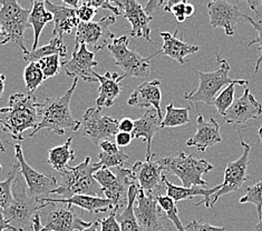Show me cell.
Wrapping results in <instances>:
<instances>
[{"label":"cell","instance_id":"cell-1","mask_svg":"<svg viewBox=\"0 0 262 231\" xmlns=\"http://www.w3.org/2000/svg\"><path fill=\"white\" fill-rule=\"evenodd\" d=\"M39 104L35 95L14 93L8 106L0 108V127L17 142L24 141V133L37 127L39 122Z\"/></svg>","mask_w":262,"mask_h":231},{"label":"cell","instance_id":"cell-2","mask_svg":"<svg viewBox=\"0 0 262 231\" xmlns=\"http://www.w3.org/2000/svg\"><path fill=\"white\" fill-rule=\"evenodd\" d=\"M78 79H74L72 87L61 97H48L39 104V122L29 137H35L42 129L64 135L66 130L77 131L82 123L75 119L71 112V100L77 87Z\"/></svg>","mask_w":262,"mask_h":231},{"label":"cell","instance_id":"cell-3","mask_svg":"<svg viewBox=\"0 0 262 231\" xmlns=\"http://www.w3.org/2000/svg\"><path fill=\"white\" fill-rule=\"evenodd\" d=\"M91 157L76 167L68 166L60 172L58 187L52 195H58L60 199H68L76 195L104 198L101 186L94 179V173L99 170L95 164H92Z\"/></svg>","mask_w":262,"mask_h":231},{"label":"cell","instance_id":"cell-4","mask_svg":"<svg viewBox=\"0 0 262 231\" xmlns=\"http://www.w3.org/2000/svg\"><path fill=\"white\" fill-rule=\"evenodd\" d=\"M215 59L219 64V69L212 72H202L193 70L199 77V87L194 91L184 93V99L194 106L195 110L200 102H204L209 106H213L215 98L223 87L231 84H238L239 86H247L248 80L245 79H231L229 77L230 65L226 59H222L220 55L215 53Z\"/></svg>","mask_w":262,"mask_h":231},{"label":"cell","instance_id":"cell-5","mask_svg":"<svg viewBox=\"0 0 262 231\" xmlns=\"http://www.w3.org/2000/svg\"><path fill=\"white\" fill-rule=\"evenodd\" d=\"M46 207V204H40L38 200L29 195L26 183L18 168L12 184V202L7 209L4 210L6 219L17 231H33V217L38 210Z\"/></svg>","mask_w":262,"mask_h":231},{"label":"cell","instance_id":"cell-6","mask_svg":"<svg viewBox=\"0 0 262 231\" xmlns=\"http://www.w3.org/2000/svg\"><path fill=\"white\" fill-rule=\"evenodd\" d=\"M158 162L163 171H168L182 181L185 188L193 186L207 187L208 183L202 179V176L213 169L208 160L200 159L195 155H185L183 151L159 159Z\"/></svg>","mask_w":262,"mask_h":231},{"label":"cell","instance_id":"cell-7","mask_svg":"<svg viewBox=\"0 0 262 231\" xmlns=\"http://www.w3.org/2000/svg\"><path fill=\"white\" fill-rule=\"evenodd\" d=\"M94 179L101 186L104 198L114 204L115 215L127 206L129 187L135 184L132 170L128 168H115V172L101 168L94 173Z\"/></svg>","mask_w":262,"mask_h":231},{"label":"cell","instance_id":"cell-8","mask_svg":"<svg viewBox=\"0 0 262 231\" xmlns=\"http://www.w3.org/2000/svg\"><path fill=\"white\" fill-rule=\"evenodd\" d=\"M128 37L122 36L115 38L106 47L114 58L118 66L126 77L147 78L151 73V60L153 56L145 58L133 50L128 49Z\"/></svg>","mask_w":262,"mask_h":231},{"label":"cell","instance_id":"cell-9","mask_svg":"<svg viewBox=\"0 0 262 231\" xmlns=\"http://www.w3.org/2000/svg\"><path fill=\"white\" fill-rule=\"evenodd\" d=\"M0 27L8 42H14L23 54L29 50L25 46L24 35L27 29L30 9H25L16 0H0Z\"/></svg>","mask_w":262,"mask_h":231},{"label":"cell","instance_id":"cell-10","mask_svg":"<svg viewBox=\"0 0 262 231\" xmlns=\"http://www.w3.org/2000/svg\"><path fill=\"white\" fill-rule=\"evenodd\" d=\"M14 147L16 162L19 168V172L26 183L29 195L36 200L51 198L53 191L58 187V180L51 174H45L35 170L25 159L20 142H17Z\"/></svg>","mask_w":262,"mask_h":231},{"label":"cell","instance_id":"cell-11","mask_svg":"<svg viewBox=\"0 0 262 231\" xmlns=\"http://www.w3.org/2000/svg\"><path fill=\"white\" fill-rule=\"evenodd\" d=\"M239 136L240 145L243 148V152L238 160L229 162L227 165L226 169H224L223 183L219 185V190L212 196L211 208L214 207L220 197L227 196L229 193H232L236 190H239L249 180L247 172L249 166V155H250L251 151V146L241 138V135Z\"/></svg>","mask_w":262,"mask_h":231},{"label":"cell","instance_id":"cell-12","mask_svg":"<svg viewBox=\"0 0 262 231\" xmlns=\"http://www.w3.org/2000/svg\"><path fill=\"white\" fill-rule=\"evenodd\" d=\"M115 22L116 18L113 16H104L99 21L80 22L76 28L75 46L91 45L94 48V53L107 47L115 38L114 34L110 30V27Z\"/></svg>","mask_w":262,"mask_h":231},{"label":"cell","instance_id":"cell-13","mask_svg":"<svg viewBox=\"0 0 262 231\" xmlns=\"http://www.w3.org/2000/svg\"><path fill=\"white\" fill-rule=\"evenodd\" d=\"M118 122L115 118L102 115V109L90 108L83 116V136L99 146L104 140L115 138L118 134Z\"/></svg>","mask_w":262,"mask_h":231},{"label":"cell","instance_id":"cell-14","mask_svg":"<svg viewBox=\"0 0 262 231\" xmlns=\"http://www.w3.org/2000/svg\"><path fill=\"white\" fill-rule=\"evenodd\" d=\"M153 158L135 162L130 170L139 189L146 195H152L158 198L159 196H163L162 193L165 190L163 181L164 173L158 160H153Z\"/></svg>","mask_w":262,"mask_h":231},{"label":"cell","instance_id":"cell-15","mask_svg":"<svg viewBox=\"0 0 262 231\" xmlns=\"http://www.w3.org/2000/svg\"><path fill=\"white\" fill-rule=\"evenodd\" d=\"M53 209L48 211L45 223L42 226L52 231H82L91 226L92 222H87L78 216L74 209V206L64 203H51Z\"/></svg>","mask_w":262,"mask_h":231},{"label":"cell","instance_id":"cell-16","mask_svg":"<svg viewBox=\"0 0 262 231\" xmlns=\"http://www.w3.org/2000/svg\"><path fill=\"white\" fill-rule=\"evenodd\" d=\"M66 74L73 79H82L87 83L98 81L94 76V68L98 66L95 53L90 52L86 45L75 46L72 59L63 64Z\"/></svg>","mask_w":262,"mask_h":231},{"label":"cell","instance_id":"cell-17","mask_svg":"<svg viewBox=\"0 0 262 231\" xmlns=\"http://www.w3.org/2000/svg\"><path fill=\"white\" fill-rule=\"evenodd\" d=\"M210 24L213 28H222L228 37L233 36L240 18H245L234 3L226 0H214L208 4Z\"/></svg>","mask_w":262,"mask_h":231},{"label":"cell","instance_id":"cell-18","mask_svg":"<svg viewBox=\"0 0 262 231\" xmlns=\"http://www.w3.org/2000/svg\"><path fill=\"white\" fill-rule=\"evenodd\" d=\"M114 4L120 8L121 14L125 17V19H127L132 26L128 36L134 37V38H144L153 43L151 38V27H149L153 17L148 16L144 8L135 0L114 2Z\"/></svg>","mask_w":262,"mask_h":231},{"label":"cell","instance_id":"cell-19","mask_svg":"<svg viewBox=\"0 0 262 231\" xmlns=\"http://www.w3.org/2000/svg\"><path fill=\"white\" fill-rule=\"evenodd\" d=\"M135 203L134 214L143 231H165L162 223L164 216L161 215L162 210L158 204L157 197L139 190Z\"/></svg>","mask_w":262,"mask_h":231},{"label":"cell","instance_id":"cell-20","mask_svg":"<svg viewBox=\"0 0 262 231\" xmlns=\"http://www.w3.org/2000/svg\"><path fill=\"white\" fill-rule=\"evenodd\" d=\"M261 115L262 105L254 98L248 87H246L242 96L234 99L223 119L229 124H245L249 120L257 119Z\"/></svg>","mask_w":262,"mask_h":231},{"label":"cell","instance_id":"cell-21","mask_svg":"<svg viewBox=\"0 0 262 231\" xmlns=\"http://www.w3.org/2000/svg\"><path fill=\"white\" fill-rule=\"evenodd\" d=\"M196 133L193 135L185 145L188 147H195L198 151L204 152L207 151L209 147H212L222 141V137L220 134V124L214 118H210L207 121L201 114L196 110Z\"/></svg>","mask_w":262,"mask_h":231},{"label":"cell","instance_id":"cell-22","mask_svg":"<svg viewBox=\"0 0 262 231\" xmlns=\"http://www.w3.org/2000/svg\"><path fill=\"white\" fill-rule=\"evenodd\" d=\"M38 202L40 204H46V206H48V203H54V204L64 203V204L76 206V207L89 211L91 214H101V212H107V211H111V214H115L113 202L110 201L108 199L106 198L76 195L68 199L43 198V199H39Z\"/></svg>","mask_w":262,"mask_h":231},{"label":"cell","instance_id":"cell-23","mask_svg":"<svg viewBox=\"0 0 262 231\" xmlns=\"http://www.w3.org/2000/svg\"><path fill=\"white\" fill-rule=\"evenodd\" d=\"M163 118L160 117L155 109H148L145 114L137 120H134V130L132 133L133 139L143 138L146 142V157L148 160L155 157V153H152V141L155 134L161 129V122Z\"/></svg>","mask_w":262,"mask_h":231},{"label":"cell","instance_id":"cell-24","mask_svg":"<svg viewBox=\"0 0 262 231\" xmlns=\"http://www.w3.org/2000/svg\"><path fill=\"white\" fill-rule=\"evenodd\" d=\"M161 101V81L152 80L145 81V83H143L137 87L128 98L127 105L132 106V107H152L153 109L158 111L159 116L162 117Z\"/></svg>","mask_w":262,"mask_h":231},{"label":"cell","instance_id":"cell-25","mask_svg":"<svg viewBox=\"0 0 262 231\" xmlns=\"http://www.w3.org/2000/svg\"><path fill=\"white\" fill-rule=\"evenodd\" d=\"M45 6L46 9L54 16L55 27L53 29V37L63 39L64 35L71 34L75 27H78L80 21L77 17L76 9L66 7L61 5V3L45 2Z\"/></svg>","mask_w":262,"mask_h":231},{"label":"cell","instance_id":"cell-26","mask_svg":"<svg viewBox=\"0 0 262 231\" xmlns=\"http://www.w3.org/2000/svg\"><path fill=\"white\" fill-rule=\"evenodd\" d=\"M163 181L165 185V192L166 196L170 197L174 202H179L182 200H188V199H192L196 196H203L204 199L200 202H196L194 206L199 207L202 203H205V207L211 208V198L214 193L219 190V186H215L213 188H203V187L193 186L190 188H185L183 186H176L172 183H170L165 177L163 176Z\"/></svg>","mask_w":262,"mask_h":231},{"label":"cell","instance_id":"cell-27","mask_svg":"<svg viewBox=\"0 0 262 231\" xmlns=\"http://www.w3.org/2000/svg\"><path fill=\"white\" fill-rule=\"evenodd\" d=\"M178 31L174 34L170 33H161L160 36L163 39V46H162L161 50L155 55H152L153 58L157 56H167L174 60H177L179 64L184 65L185 57L189 55L195 54L200 50V47L198 45H191V43L184 42L182 39H180L177 37Z\"/></svg>","mask_w":262,"mask_h":231},{"label":"cell","instance_id":"cell-28","mask_svg":"<svg viewBox=\"0 0 262 231\" xmlns=\"http://www.w3.org/2000/svg\"><path fill=\"white\" fill-rule=\"evenodd\" d=\"M94 76L101 83V86L98 88V97L96 99L97 108L102 109L104 107H113L115 99L120 96V93L123 90L121 83L125 76L124 74L120 76L116 72L111 73L108 71L103 76L95 71Z\"/></svg>","mask_w":262,"mask_h":231},{"label":"cell","instance_id":"cell-29","mask_svg":"<svg viewBox=\"0 0 262 231\" xmlns=\"http://www.w3.org/2000/svg\"><path fill=\"white\" fill-rule=\"evenodd\" d=\"M53 20L54 16L52 12H49L46 9L45 2H37V0L33 2V7L30 8V15L28 18V24H30L34 29V42L32 50L37 49L43 27Z\"/></svg>","mask_w":262,"mask_h":231},{"label":"cell","instance_id":"cell-30","mask_svg":"<svg viewBox=\"0 0 262 231\" xmlns=\"http://www.w3.org/2000/svg\"><path fill=\"white\" fill-rule=\"evenodd\" d=\"M139 186L136 184L129 187L127 206L122 212H118L115 215L116 220L121 227V231H143L134 214V204L136 202L137 195H139Z\"/></svg>","mask_w":262,"mask_h":231},{"label":"cell","instance_id":"cell-31","mask_svg":"<svg viewBox=\"0 0 262 231\" xmlns=\"http://www.w3.org/2000/svg\"><path fill=\"white\" fill-rule=\"evenodd\" d=\"M54 55L60 56V58H66L67 56V47L64 40L61 38H57V37H53L52 40L49 41L47 45L40 48H37L36 50H32L25 54L23 58L25 61L32 64V62H38L41 59L51 57V56Z\"/></svg>","mask_w":262,"mask_h":231},{"label":"cell","instance_id":"cell-32","mask_svg":"<svg viewBox=\"0 0 262 231\" xmlns=\"http://www.w3.org/2000/svg\"><path fill=\"white\" fill-rule=\"evenodd\" d=\"M73 138H68L63 145L51 148L48 150V164L59 173L68 167V162L75 159V152L72 149Z\"/></svg>","mask_w":262,"mask_h":231},{"label":"cell","instance_id":"cell-33","mask_svg":"<svg viewBox=\"0 0 262 231\" xmlns=\"http://www.w3.org/2000/svg\"><path fill=\"white\" fill-rule=\"evenodd\" d=\"M190 107L186 108H176L173 102L166 106V114L161 122V129L163 128H174L180 127L191 121L189 116Z\"/></svg>","mask_w":262,"mask_h":231},{"label":"cell","instance_id":"cell-34","mask_svg":"<svg viewBox=\"0 0 262 231\" xmlns=\"http://www.w3.org/2000/svg\"><path fill=\"white\" fill-rule=\"evenodd\" d=\"M24 80L27 88V95H34L36 89L43 83L45 77L38 62L28 64L24 71Z\"/></svg>","mask_w":262,"mask_h":231},{"label":"cell","instance_id":"cell-35","mask_svg":"<svg viewBox=\"0 0 262 231\" xmlns=\"http://www.w3.org/2000/svg\"><path fill=\"white\" fill-rule=\"evenodd\" d=\"M157 201L160 209L164 212L166 219L173 222L174 227L177 228L178 231H185L184 226L181 222L179 218V210L177 207V202H174L170 197L167 196H159L157 198Z\"/></svg>","mask_w":262,"mask_h":231},{"label":"cell","instance_id":"cell-36","mask_svg":"<svg viewBox=\"0 0 262 231\" xmlns=\"http://www.w3.org/2000/svg\"><path fill=\"white\" fill-rule=\"evenodd\" d=\"M17 172L18 165L16 162L10 172L8 173L7 178L0 181V209H7L12 202V184H14Z\"/></svg>","mask_w":262,"mask_h":231},{"label":"cell","instance_id":"cell-37","mask_svg":"<svg viewBox=\"0 0 262 231\" xmlns=\"http://www.w3.org/2000/svg\"><path fill=\"white\" fill-rule=\"evenodd\" d=\"M98 161L96 162V167L98 169L101 168H120L126 164L128 160V155L125 153V151L121 149L120 151L116 153H106L101 151L97 156Z\"/></svg>","mask_w":262,"mask_h":231},{"label":"cell","instance_id":"cell-38","mask_svg":"<svg viewBox=\"0 0 262 231\" xmlns=\"http://www.w3.org/2000/svg\"><path fill=\"white\" fill-rule=\"evenodd\" d=\"M240 203H252L255 206L258 211L259 219L262 217V180L249 186L247 188L246 196H243L240 200Z\"/></svg>","mask_w":262,"mask_h":231},{"label":"cell","instance_id":"cell-39","mask_svg":"<svg viewBox=\"0 0 262 231\" xmlns=\"http://www.w3.org/2000/svg\"><path fill=\"white\" fill-rule=\"evenodd\" d=\"M235 86H239L238 84H231L226 87V89H223L220 95H217L213 106L216 108L217 112L224 117L226 112L229 110V108L232 106L234 101V91Z\"/></svg>","mask_w":262,"mask_h":231},{"label":"cell","instance_id":"cell-40","mask_svg":"<svg viewBox=\"0 0 262 231\" xmlns=\"http://www.w3.org/2000/svg\"><path fill=\"white\" fill-rule=\"evenodd\" d=\"M38 64L41 68L45 80L57 76L61 69V67H63V64L60 62V56L58 55H54L51 56V57L43 58L40 61H38Z\"/></svg>","mask_w":262,"mask_h":231},{"label":"cell","instance_id":"cell-41","mask_svg":"<svg viewBox=\"0 0 262 231\" xmlns=\"http://www.w3.org/2000/svg\"><path fill=\"white\" fill-rule=\"evenodd\" d=\"M245 18L249 22L252 24L254 30L257 31V34H258L257 38L251 40L250 42H249V45H248V47H251L252 45H259V49H258L259 57L257 59V62H255V68H254V72L258 73L260 65H261V62H262V19L259 20V21L253 20V18H251L250 16H248V15H245ZM261 18H262V15H261Z\"/></svg>","mask_w":262,"mask_h":231},{"label":"cell","instance_id":"cell-42","mask_svg":"<svg viewBox=\"0 0 262 231\" xmlns=\"http://www.w3.org/2000/svg\"><path fill=\"white\" fill-rule=\"evenodd\" d=\"M185 5L186 2H180V0H174V2H166L164 6V11L171 12V14L177 18L179 22H183L186 19L185 16Z\"/></svg>","mask_w":262,"mask_h":231},{"label":"cell","instance_id":"cell-43","mask_svg":"<svg viewBox=\"0 0 262 231\" xmlns=\"http://www.w3.org/2000/svg\"><path fill=\"white\" fill-rule=\"evenodd\" d=\"M77 17L80 22H92L94 19V17L97 14V9L91 7V6L86 5L85 2H83L82 6L78 9H76Z\"/></svg>","mask_w":262,"mask_h":231},{"label":"cell","instance_id":"cell-44","mask_svg":"<svg viewBox=\"0 0 262 231\" xmlns=\"http://www.w3.org/2000/svg\"><path fill=\"white\" fill-rule=\"evenodd\" d=\"M185 231H226L224 227H215L209 223H202L201 221L191 220L184 227Z\"/></svg>","mask_w":262,"mask_h":231},{"label":"cell","instance_id":"cell-45","mask_svg":"<svg viewBox=\"0 0 262 231\" xmlns=\"http://www.w3.org/2000/svg\"><path fill=\"white\" fill-rule=\"evenodd\" d=\"M98 221L101 224V231H121V227L116 220L115 214H111L108 217L98 219Z\"/></svg>","mask_w":262,"mask_h":231},{"label":"cell","instance_id":"cell-46","mask_svg":"<svg viewBox=\"0 0 262 231\" xmlns=\"http://www.w3.org/2000/svg\"><path fill=\"white\" fill-rule=\"evenodd\" d=\"M133 140V136L132 134H126V133H118L115 136V143L120 147L124 148L127 147L130 142Z\"/></svg>","mask_w":262,"mask_h":231},{"label":"cell","instance_id":"cell-47","mask_svg":"<svg viewBox=\"0 0 262 231\" xmlns=\"http://www.w3.org/2000/svg\"><path fill=\"white\" fill-rule=\"evenodd\" d=\"M99 148H101V150L103 152H106V153H116L122 149L116 145L115 141H112V140L102 141L99 143Z\"/></svg>","mask_w":262,"mask_h":231},{"label":"cell","instance_id":"cell-48","mask_svg":"<svg viewBox=\"0 0 262 231\" xmlns=\"http://www.w3.org/2000/svg\"><path fill=\"white\" fill-rule=\"evenodd\" d=\"M134 130V120L130 118H123V119L118 122V133H126L132 134Z\"/></svg>","mask_w":262,"mask_h":231},{"label":"cell","instance_id":"cell-49","mask_svg":"<svg viewBox=\"0 0 262 231\" xmlns=\"http://www.w3.org/2000/svg\"><path fill=\"white\" fill-rule=\"evenodd\" d=\"M166 2H161V0H151V2H148L145 6V12L148 15V16H152V12L154 10L159 9L161 6H165Z\"/></svg>","mask_w":262,"mask_h":231},{"label":"cell","instance_id":"cell-50","mask_svg":"<svg viewBox=\"0 0 262 231\" xmlns=\"http://www.w3.org/2000/svg\"><path fill=\"white\" fill-rule=\"evenodd\" d=\"M4 230H10V231H17L15 227H12L11 224L8 222V220L6 219L5 217V212L3 209H0V231Z\"/></svg>","mask_w":262,"mask_h":231},{"label":"cell","instance_id":"cell-51","mask_svg":"<svg viewBox=\"0 0 262 231\" xmlns=\"http://www.w3.org/2000/svg\"><path fill=\"white\" fill-rule=\"evenodd\" d=\"M33 231H52V230H48L45 227L42 226V222H41V216L40 214H35V216L33 217Z\"/></svg>","mask_w":262,"mask_h":231},{"label":"cell","instance_id":"cell-52","mask_svg":"<svg viewBox=\"0 0 262 231\" xmlns=\"http://www.w3.org/2000/svg\"><path fill=\"white\" fill-rule=\"evenodd\" d=\"M193 14H194V6L190 3H186L185 5V16L186 18L191 17Z\"/></svg>","mask_w":262,"mask_h":231},{"label":"cell","instance_id":"cell-53","mask_svg":"<svg viewBox=\"0 0 262 231\" xmlns=\"http://www.w3.org/2000/svg\"><path fill=\"white\" fill-rule=\"evenodd\" d=\"M5 80H6L5 74L0 73V100H2L4 91H5Z\"/></svg>","mask_w":262,"mask_h":231},{"label":"cell","instance_id":"cell-54","mask_svg":"<svg viewBox=\"0 0 262 231\" xmlns=\"http://www.w3.org/2000/svg\"><path fill=\"white\" fill-rule=\"evenodd\" d=\"M98 226H99V221L95 220V221H93L91 223V226L89 228H86V229H84L82 231H97L98 230Z\"/></svg>","mask_w":262,"mask_h":231},{"label":"cell","instance_id":"cell-55","mask_svg":"<svg viewBox=\"0 0 262 231\" xmlns=\"http://www.w3.org/2000/svg\"><path fill=\"white\" fill-rule=\"evenodd\" d=\"M7 42H8V41H7V38H6V36H5V34H4L3 29H2V27H0V46L6 45V43H7Z\"/></svg>","mask_w":262,"mask_h":231},{"label":"cell","instance_id":"cell-56","mask_svg":"<svg viewBox=\"0 0 262 231\" xmlns=\"http://www.w3.org/2000/svg\"><path fill=\"white\" fill-rule=\"evenodd\" d=\"M254 229H255V231H262V217L260 218L259 222L254 226Z\"/></svg>","mask_w":262,"mask_h":231},{"label":"cell","instance_id":"cell-57","mask_svg":"<svg viewBox=\"0 0 262 231\" xmlns=\"http://www.w3.org/2000/svg\"><path fill=\"white\" fill-rule=\"evenodd\" d=\"M4 143H5V142H3L2 138H0V151H2V152H5V151H6V149H5Z\"/></svg>","mask_w":262,"mask_h":231},{"label":"cell","instance_id":"cell-58","mask_svg":"<svg viewBox=\"0 0 262 231\" xmlns=\"http://www.w3.org/2000/svg\"><path fill=\"white\" fill-rule=\"evenodd\" d=\"M258 135H259L260 140H261V142H262V126L259 127V129H258Z\"/></svg>","mask_w":262,"mask_h":231},{"label":"cell","instance_id":"cell-59","mask_svg":"<svg viewBox=\"0 0 262 231\" xmlns=\"http://www.w3.org/2000/svg\"><path fill=\"white\" fill-rule=\"evenodd\" d=\"M2 168H3V167H2V165H0V169H2Z\"/></svg>","mask_w":262,"mask_h":231}]
</instances>
